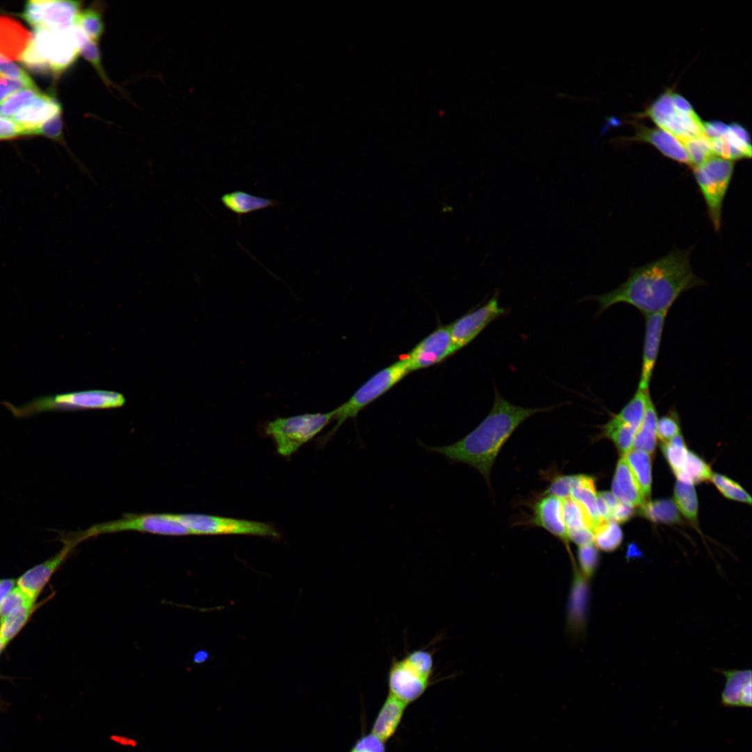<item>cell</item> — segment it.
I'll return each mask as SVG.
<instances>
[{
	"label": "cell",
	"mask_w": 752,
	"mask_h": 752,
	"mask_svg": "<svg viewBox=\"0 0 752 752\" xmlns=\"http://www.w3.org/2000/svg\"><path fill=\"white\" fill-rule=\"evenodd\" d=\"M209 658L208 652L205 650H200L194 653L193 657V661L194 663H203L207 660Z\"/></svg>",
	"instance_id": "55"
},
{
	"label": "cell",
	"mask_w": 752,
	"mask_h": 752,
	"mask_svg": "<svg viewBox=\"0 0 752 752\" xmlns=\"http://www.w3.org/2000/svg\"><path fill=\"white\" fill-rule=\"evenodd\" d=\"M657 420L656 408L650 395L643 421L635 435L633 449L643 451L650 455L654 453L657 438Z\"/></svg>",
	"instance_id": "28"
},
{
	"label": "cell",
	"mask_w": 752,
	"mask_h": 752,
	"mask_svg": "<svg viewBox=\"0 0 752 752\" xmlns=\"http://www.w3.org/2000/svg\"><path fill=\"white\" fill-rule=\"evenodd\" d=\"M640 116L650 118L658 127L679 139L682 143L693 138L705 136L703 123L695 112L677 109L672 100V91L661 95Z\"/></svg>",
	"instance_id": "10"
},
{
	"label": "cell",
	"mask_w": 752,
	"mask_h": 752,
	"mask_svg": "<svg viewBox=\"0 0 752 752\" xmlns=\"http://www.w3.org/2000/svg\"><path fill=\"white\" fill-rule=\"evenodd\" d=\"M636 431L614 415L602 426V436L612 440L622 457L633 449Z\"/></svg>",
	"instance_id": "31"
},
{
	"label": "cell",
	"mask_w": 752,
	"mask_h": 752,
	"mask_svg": "<svg viewBox=\"0 0 752 752\" xmlns=\"http://www.w3.org/2000/svg\"><path fill=\"white\" fill-rule=\"evenodd\" d=\"M563 515L567 528V534L583 529L590 528L593 532V526L582 508L572 498L562 500Z\"/></svg>",
	"instance_id": "40"
},
{
	"label": "cell",
	"mask_w": 752,
	"mask_h": 752,
	"mask_svg": "<svg viewBox=\"0 0 752 752\" xmlns=\"http://www.w3.org/2000/svg\"><path fill=\"white\" fill-rule=\"evenodd\" d=\"M682 143L688 154L691 167L703 164L714 155L709 139L705 136L688 139Z\"/></svg>",
	"instance_id": "45"
},
{
	"label": "cell",
	"mask_w": 752,
	"mask_h": 752,
	"mask_svg": "<svg viewBox=\"0 0 752 752\" xmlns=\"http://www.w3.org/2000/svg\"><path fill=\"white\" fill-rule=\"evenodd\" d=\"M220 201L225 208L237 214L239 219L244 214L279 204L274 199L260 197L242 190L226 193L221 196Z\"/></svg>",
	"instance_id": "26"
},
{
	"label": "cell",
	"mask_w": 752,
	"mask_h": 752,
	"mask_svg": "<svg viewBox=\"0 0 752 752\" xmlns=\"http://www.w3.org/2000/svg\"><path fill=\"white\" fill-rule=\"evenodd\" d=\"M668 312L645 315V335L642 365L638 389L649 390L653 370L658 357L660 343Z\"/></svg>",
	"instance_id": "16"
},
{
	"label": "cell",
	"mask_w": 752,
	"mask_h": 752,
	"mask_svg": "<svg viewBox=\"0 0 752 752\" xmlns=\"http://www.w3.org/2000/svg\"><path fill=\"white\" fill-rule=\"evenodd\" d=\"M735 161L713 155L693 167L694 175L706 203L709 218L716 231L721 225L723 200L730 185Z\"/></svg>",
	"instance_id": "7"
},
{
	"label": "cell",
	"mask_w": 752,
	"mask_h": 752,
	"mask_svg": "<svg viewBox=\"0 0 752 752\" xmlns=\"http://www.w3.org/2000/svg\"><path fill=\"white\" fill-rule=\"evenodd\" d=\"M714 155L735 161L751 156V146L747 131L740 125L732 123L723 135L709 139Z\"/></svg>",
	"instance_id": "20"
},
{
	"label": "cell",
	"mask_w": 752,
	"mask_h": 752,
	"mask_svg": "<svg viewBox=\"0 0 752 752\" xmlns=\"http://www.w3.org/2000/svg\"><path fill=\"white\" fill-rule=\"evenodd\" d=\"M409 373L410 370L405 358L373 375L347 402L334 410L336 424L322 438V443L333 437L345 421L355 418L361 409L389 390Z\"/></svg>",
	"instance_id": "6"
},
{
	"label": "cell",
	"mask_w": 752,
	"mask_h": 752,
	"mask_svg": "<svg viewBox=\"0 0 752 752\" xmlns=\"http://www.w3.org/2000/svg\"><path fill=\"white\" fill-rule=\"evenodd\" d=\"M599 550L593 543L579 546L577 553V566L580 573L590 580L599 565Z\"/></svg>",
	"instance_id": "43"
},
{
	"label": "cell",
	"mask_w": 752,
	"mask_h": 752,
	"mask_svg": "<svg viewBox=\"0 0 752 752\" xmlns=\"http://www.w3.org/2000/svg\"><path fill=\"white\" fill-rule=\"evenodd\" d=\"M432 675L414 664L405 655L393 657L387 675L389 694L407 705L421 698L432 684Z\"/></svg>",
	"instance_id": "11"
},
{
	"label": "cell",
	"mask_w": 752,
	"mask_h": 752,
	"mask_svg": "<svg viewBox=\"0 0 752 752\" xmlns=\"http://www.w3.org/2000/svg\"><path fill=\"white\" fill-rule=\"evenodd\" d=\"M3 75L9 79L34 84L29 75L22 68L13 62H0V77Z\"/></svg>",
	"instance_id": "51"
},
{
	"label": "cell",
	"mask_w": 752,
	"mask_h": 752,
	"mask_svg": "<svg viewBox=\"0 0 752 752\" xmlns=\"http://www.w3.org/2000/svg\"><path fill=\"white\" fill-rule=\"evenodd\" d=\"M42 93L37 88H25L16 92L0 104L1 115L12 117L33 102Z\"/></svg>",
	"instance_id": "42"
},
{
	"label": "cell",
	"mask_w": 752,
	"mask_h": 752,
	"mask_svg": "<svg viewBox=\"0 0 752 752\" xmlns=\"http://www.w3.org/2000/svg\"><path fill=\"white\" fill-rule=\"evenodd\" d=\"M407 705L388 694L374 720L370 733L386 743L396 733Z\"/></svg>",
	"instance_id": "22"
},
{
	"label": "cell",
	"mask_w": 752,
	"mask_h": 752,
	"mask_svg": "<svg viewBox=\"0 0 752 752\" xmlns=\"http://www.w3.org/2000/svg\"><path fill=\"white\" fill-rule=\"evenodd\" d=\"M492 407L485 419L457 441L440 446L423 445L430 452L444 455L452 462H461L476 469L490 488V474L501 448L515 430L535 414L556 407H524L503 398L494 386Z\"/></svg>",
	"instance_id": "2"
},
{
	"label": "cell",
	"mask_w": 752,
	"mask_h": 752,
	"mask_svg": "<svg viewBox=\"0 0 752 752\" xmlns=\"http://www.w3.org/2000/svg\"><path fill=\"white\" fill-rule=\"evenodd\" d=\"M32 34L15 19L0 16V62L21 60Z\"/></svg>",
	"instance_id": "19"
},
{
	"label": "cell",
	"mask_w": 752,
	"mask_h": 752,
	"mask_svg": "<svg viewBox=\"0 0 752 752\" xmlns=\"http://www.w3.org/2000/svg\"><path fill=\"white\" fill-rule=\"evenodd\" d=\"M77 39L79 45V54H81L92 65L107 86L116 88L104 70L97 44L91 41L81 30L78 31Z\"/></svg>",
	"instance_id": "36"
},
{
	"label": "cell",
	"mask_w": 752,
	"mask_h": 752,
	"mask_svg": "<svg viewBox=\"0 0 752 752\" xmlns=\"http://www.w3.org/2000/svg\"><path fill=\"white\" fill-rule=\"evenodd\" d=\"M635 128V135L626 141L648 143L668 158L691 166L684 146L675 136L659 127L650 128L643 125L636 124Z\"/></svg>",
	"instance_id": "17"
},
{
	"label": "cell",
	"mask_w": 752,
	"mask_h": 752,
	"mask_svg": "<svg viewBox=\"0 0 752 752\" xmlns=\"http://www.w3.org/2000/svg\"><path fill=\"white\" fill-rule=\"evenodd\" d=\"M703 281L694 273L689 251L675 249L659 259L632 269L616 289L590 297L599 304V313L618 303L636 308L643 315L668 312L685 291Z\"/></svg>",
	"instance_id": "1"
},
{
	"label": "cell",
	"mask_w": 752,
	"mask_h": 752,
	"mask_svg": "<svg viewBox=\"0 0 752 752\" xmlns=\"http://www.w3.org/2000/svg\"><path fill=\"white\" fill-rule=\"evenodd\" d=\"M674 501L677 508L687 519L696 521L698 507L694 484L677 480L674 488Z\"/></svg>",
	"instance_id": "33"
},
{
	"label": "cell",
	"mask_w": 752,
	"mask_h": 752,
	"mask_svg": "<svg viewBox=\"0 0 752 752\" xmlns=\"http://www.w3.org/2000/svg\"><path fill=\"white\" fill-rule=\"evenodd\" d=\"M350 752H355V751H351V750H350Z\"/></svg>",
	"instance_id": "57"
},
{
	"label": "cell",
	"mask_w": 752,
	"mask_h": 752,
	"mask_svg": "<svg viewBox=\"0 0 752 752\" xmlns=\"http://www.w3.org/2000/svg\"><path fill=\"white\" fill-rule=\"evenodd\" d=\"M76 25L66 30L34 28L31 40L22 56V63L37 72L61 75L79 54Z\"/></svg>",
	"instance_id": "3"
},
{
	"label": "cell",
	"mask_w": 752,
	"mask_h": 752,
	"mask_svg": "<svg viewBox=\"0 0 752 752\" xmlns=\"http://www.w3.org/2000/svg\"><path fill=\"white\" fill-rule=\"evenodd\" d=\"M573 580L568 604V625L573 630L584 628L588 599V580L579 571L577 563H572Z\"/></svg>",
	"instance_id": "24"
},
{
	"label": "cell",
	"mask_w": 752,
	"mask_h": 752,
	"mask_svg": "<svg viewBox=\"0 0 752 752\" xmlns=\"http://www.w3.org/2000/svg\"><path fill=\"white\" fill-rule=\"evenodd\" d=\"M595 479L591 476L577 474V478L572 488L570 498L575 501L583 510L594 528L602 521L597 508Z\"/></svg>",
	"instance_id": "27"
},
{
	"label": "cell",
	"mask_w": 752,
	"mask_h": 752,
	"mask_svg": "<svg viewBox=\"0 0 752 752\" xmlns=\"http://www.w3.org/2000/svg\"><path fill=\"white\" fill-rule=\"evenodd\" d=\"M542 474L549 481V485L542 493L543 494H551L562 500L570 497L571 490L576 482L577 474L564 475L558 471L552 472L551 471L550 472L545 471Z\"/></svg>",
	"instance_id": "41"
},
{
	"label": "cell",
	"mask_w": 752,
	"mask_h": 752,
	"mask_svg": "<svg viewBox=\"0 0 752 752\" xmlns=\"http://www.w3.org/2000/svg\"><path fill=\"white\" fill-rule=\"evenodd\" d=\"M125 398L111 391L88 390L36 398L22 405L8 402L2 404L17 418H24L51 411L109 409L123 406Z\"/></svg>",
	"instance_id": "4"
},
{
	"label": "cell",
	"mask_w": 752,
	"mask_h": 752,
	"mask_svg": "<svg viewBox=\"0 0 752 752\" xmlns=\"http://www.w3.org/2000/svg\"><path fill=\"white\" fill-rule=\"evenodd\" d=\"M24 135L23 129L13 120L0 117V141Z\"/></svg>",
	"instance_id": "52"
},
{
	"label": "cell",
	"mask_w": 752,
	"mask_h": 752,
	"mask_svg": "<svg viewBox=\"0 0 752 752\" xmlns=\"http://www.w3.org/2000/svg\"><path fill=\"white\" fill-rule=\"evenodd\" d=\"M15 581L13 579L0 580V604L8 593L13 588Z\"/></svg>",
	"instance_id": "54"
},
{
	"label": "cell",
	"mask_w": 752,
	"mask_h": 752,
	"mask_svg": "<svg viewBox=\"0 0 752 752\" xmlns=\"http://www.w3.org/2000/svg\"><path fill=\"white\" fill-rule=\"evenodd\" d=\"M0 115H1V112H0Z\"/></svg>",
	"instance_id": "58"
},
{
	"label": "cell",
	"mask_w": 752,
	"mask_h": 752,
	"mask_svg": "<svg viewBox=\"0 0 752 752\" xmlns=\"http://www.w3.org/2000/svg\"><path fill=\"white\" fill-rule=\"evenodd\" d=\"M6 644V643L0 638V652H1Z\"/></svg>",
	"instance_id": "56"
},
{
	"label": "cell",
	"mask_w": 752,
	"mask_h": 752,
	"mask_svg": "<svg viewBox=\"0 0 752 752\" xmlns=\"http://www.w3.org/2000/svg\"><path fill=\"white\" fill-rule=\"evenodd\" d=\"M385 742L370 733L359 738L351 751L355 752H386Z\"/></svg>",
	"instance_id": "49"
},
{
	"label": "cell",
	"mask_w": 752,
	"mask_h": 752,
	"mask_svg": "<svg viewBox=\"0 0 752 752\" xmlns=\"http://www.w3.org/2000/svg\"><path fill=\"white\" fill-rule=\"evenodd\" d=\"M61 114V113H58L38 125L33 130L32 135H43L56 141L64 143Z\"/></svg>",
	"instance_id": "48"
},
{
	"label": "cell",
	"mask_w": 752,
	"mask_h": 752,
	"mask_svg": "<svg viewBox=\"0 0 752 752\" xmlns=\"http://www.w3.org/2000/svg\"><path fill=\"white\" fill-rule=\"evenodd\" d=\"M710 480L724 496L735 501L751 504V496L733 480L716 473H712Z\"/></svg>",
	"instance_id": "44"
},
{
	"label": "cell",
	"mask_w": 752,
	"mask_h": 752,
	"mask_svg": "<svg viewBox=\"0 0 752 752\" xmlns=\"http://www.w3.org/2000/svg\"><path fill=\"white\" fill-rule=\"evenodd\" d=\"M623 535L618 523L612 520L602 521L593 530V544L598 550L611 552L622 543Z\"/></svg>",
	"instance_id": "32"
},
{
	"label": "cell",
	"mask_w": 752,
	"mask_h": 752,
	"mask_svg": "<svg viewBox=\"0 0 752 752\" xmlns=\"http://www.w3.org/2000/svg\"><path fill=\"white\" fill-rule=\"evenodd\" d=\"M171 517L195 535H251L279 538L276 528L258 521L201 514L172 515Z\"/></svg>",
	"instance_id": "9"
},
{
	"label": "cell",
	"mask_w": 752,
	"mask_h": 752,
	"mask_svg": "<svg viewBox=\"0 0 752 752\" xmlns=\"http://www.w3.org/2000/svg\"><path fill=\"white\" fill-rule=\"evenodd\" d=\"M128 531L167 535H191L170 514H143L126 515L122 519L97 524L85 531L70 533L65 536L77 545L81 541L98 535Z\"/></svg>",
	"instance_id": "8"
},
{
	"label": "cell",
	"mask_w": 752,
	"mask_h": 752,
	"mask_svg": "<svg viewBox=\"0 0 752 752\" xmlns=\"http://www.w3.org/2000/svg\"><path fill=\"white\" fill-rule=\"evenodd\" d=\"M35 599L19 586L13 588L0 604L1 619L15 609L24 605L33 604Z\"/></svg>",
	"instance_id": "46"
},
{
	"label": "cell",
	"mask_w": 752,
	"mask_h": 752,
	"mask_svg": "<svg viewBox=\"0 0 752 752\" xmlns=\"http://www.w3.org/2000/svg\"><path fill=\"white\" fill-rule=\"evenodd\" d=\"M455 353L450 326L437 329L419 342L405 357L411 371L441 362Z\"/></svg>",
	"instance_id": "14"
},
{
	"label": "cell",
	"mask_w": 752,
	"mask_h": 752,
	"mask_svg": "<svg viewBox=\"0 0 752 752\" xmlns=\"http://www.w3.org/2000/svg\"><path fill=\"white\" fill-rule=\"evenodd\" d=\"M104 6L100 1H95L88 7L81 10L77 19L76 26L79 27L93 42L98 43L105 29L104 22Z\"/></svg>",
	"instance_id": "30"
},
{
	"label": "cell",
	"mask_w": 752,
	"mask_h": 752,
	"mask_svg": "<svg viewBox=\"0 0 752 752\" xmlns=\"http://www.w3.org/2000/svg\"><path fill=\"white\" fill-rule=\"evenodd\" d=\"M661 450L673 473L678 477L689 452L682 434L679 433L669 441L662 443Z\"/></svg>",
	"instance_id": "38"
},
{
	"label": "cell",
	"mask_w": 752,
	"mask_h": 752,
	"mask_svg": "<svg viewBox=\"0 0 752 752\" xmlns=\"http://www.w3.org/2000/svg\"><path fill=\"white\" fill-rule=\"evenodd\" d=\"M611 492L619 501L634 508L641 507L646 502L637 481L623 457L617 463Z\"/></svg>",
	"instance_id": "25"
},
{
	"label": "cell",
	"mask_w": 752,
	"mask_h": 752,
	"mask_svg": "<svg viewBox=\"0 0 752 752\" xmlns=\"http://www.w3.org/2000/svg\"><path fill=\"white\" fill-rule=\"evenodd\" d=\"M62 542L64 545L57 554L26 572L17 581L18 586L33 597L36 598L52 574L77 545L64 538Z\"/></svg>",
	"instance_id": "18"
},
{
	"label": "cell",
	"mask_w": 752,
	"mask_h": 752,
	"mask_svg": "<svg viewBox=\"0 0 752 752\" xmlns=\"http://www.w3.org/2000/svg\"><path fill=\"white\" fill-rule=\"evenodd\" d=\"M33 604L15 609L1 619L0 638L7 643L21 629L32 611Z\"/></svg>",
	"instance_id": "39"
},
{
	"label": "cell",
	"mask_w": 752,
	"mask_h": 752,
	"mask_svg": "<svg viewBox=\"0 0 752 752\" xmlns=\"http://www.w3.org/2000/svg\"><path fill=\"white\" fill-rule=\"evenodd\" d=\"M498 301V291L482 306L468 313L450 324L454 352L471 343L487 325L506 314Z\"/></svg>",
	"instance_id": "13"
},
{
	"label": "cell",
	"mask_w": 752,
	"mask_h": 752,
	"mask_svg": "<svg viewBox=\"0 0 752 752\" xmlns=\"http://www.w3.org/2000/svg\"><path fill=\"white\" fill-rule=\"evenodd\" d=\"M634 507L632 506L618 501V504L615 507L611 520L616 523H623L629 520L634 514Z\"/></svg>",
	"instance_id": "53"
},
{
	"label": "cell",
	"mask_w": 752,
	"mask_h": 752,
	"mask_svg": "<svg viewBox=\"0 0 752 752\" xmlns=\"http://www.w3.org/2000/svg\"><path fill=\"white\" fill-rule=\"evenodd\" d=\"M36 88L35 84H31L20 80L0 77V102L5 101L6 99L11 96L13 93L21 91L23 88Z\"/></svg>",
	"instance_id": "50"
},
{
	"label": "cell",
	"mask_w": 752,
	"mask_h": 752,
	"mask_svg": "<svg viewBox=\"0 0 752 752\" xmlns=\"http://www.w3.org/2000/svg\"><path fill=\"white\" fill-rule=\"evenodd\" d=\"M649 395V390L642 391L637 389L630 400L614 416L622 423L638 430L645 414Z\"/></svg>",
	"instance_id": "34"
},
{
	"label": "cell",
	"mask_w": 752,
	"mask_h": 752,
	"mask_svg": "<svg viewBox=\"0 0 752 752\" xmlns=\"http://www.w3.org/2000/svg\"><path fill=\"white\" fill-rule=\"evenodd\" d=\"M334 416L333 410L280 417L269 421L265 431L274 441L278 453L287 457L320 433L334 420Z\"/></svg>",
	"instance_id": "5"
},
{
	"label": "cell",
	"mask_w": 752,
	"mask_h": 752,
	"mask_svg": "<svg viewBox=\"0 0 752 752\" xmlns=\"http://www.w3.org/2000/svg\"><path fill=\"white\" fill-rule=\"evenodd\" d=\"M58 113H61L60 103L52 95L42 93L11 119L23 129L24 135H32L36 127Z\"/></svg>",
	"instance_id": "21"
},
{
	"label": "cell",
	"mask_w": 752,
	"mask_h": 752,
	"mask_svg": "<svg viewBox=\"0 0 752 752\" xmlns=\"http://www.w3.org/2000/svg\"><path fill=\"white\" fill-rule=\"evenodd\" d=\"M82 3L63 0L29 1L25 4L22 17L33 28L44 26L66 30L76 25Z\"/></svg>",
	"instance_id": "12"
},
{
	"label": "cell",
	"mask_w": 752,
	"mask_h": 752,
	"mask_svg": "<svg viewBox=\"0 0 752 752\" xmlns=\"http://www.w3.org/2000/svg\"><path fill=\"white\" fill-rule=\"evenodd\" d=\"M712 473L710 467L694 453L688 452L683 469L677 480L697 484L710 480Z\"/></svg>",
	"instance_id": "37"
},
{
	"label": "cell",
	"mask_w": 752,
	"mask_h": 752,
	"mask_svg": "<svg viewBox=\"0 0 752 752\" xmlns=\"http://www.w3.org/2000/svg\"><path fill=\"white\" fill-rule=\"evenodd\" d=\"M532 510L533 515L527 524L542 527L558 539L565 547L572 562L574 561L563 519L562 499L551 494H542L533 503Z\"/></svg>",
	"instance_id": "15"
},
{
	"label": "cell",
	"mask_w": 752,
	"mask_h": 752,
	"mask_svg": "<svg viewBox=\"0 0 752 752\" xmlns=\"http://www.w3.org/2000/svg\"><path fill=\"white\" fill-rule=\"evenodd\" d=\"M637 481L645 499L650 498L652 485L651 455L637 449H632L622 456Z\"/></svg>",
	"instance_id": "29"
},
{
	"label": "cell",
	"mask_w": 752,
	"mask_h": 752,
	"mask_svg": "<svg viewBox=\"0 0 752 752\" xmlns=\"http://www.w3.org/2000/svg\"><path fill=\"white\" fill-rule=\"evenodd\" d=\"M640 508L641 514L652 522L666 524L680 522L677 508L674 502L670 499L645 502Z\"/></svg>",
	"instance_id": "35"
},
{
	"label": "cell",
	"mask_w": 752,
	"mask_h": 752,
	"mask_svg": "<svg viewBox=\"0 0 752 752\" xmlns=\"http://www.w3.org/2000/svg\"><path fill=\"white\" fill-rule=\"evenodd\" d=\"M726 686L721 694L725 707H751V671H725Z\"/></svg>",
	"instance_id": "23"
},
{
	"label": "cell",
	"mask_w": 752,
	"mask_h": 752,
	"mask_svg": "<svg viewBox=\"0 0 752 752\" xmlns=\"http://www.w3.org/2000/svg\"><path fill=\"white\" fill-rule=\"evenodd\" d=\"M679 433H680V428L675 412H672L657 420V437L662 443L669 441Z\"/></svg>",
	"instance_id": "47"
}]
</instances>
